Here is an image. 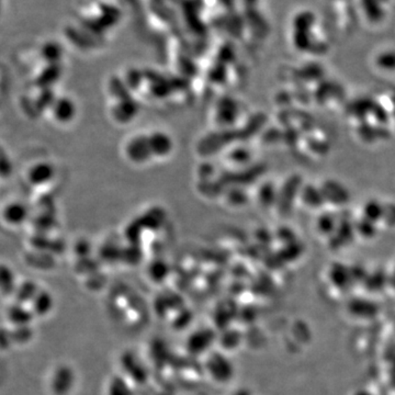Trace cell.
<instances>
[{
  "instance_id": "1",
  "label": "cell",
  "mask_w": 395,
  "mask_h": 395,
  "mask_svg": "<svg viewBox=\"0 0 395 395\" xmlns=\"http://www.w3.org/2000/svg\"><path fill=\"white\" fill-rule=\"evenodd\" d=\"M73 371L66 366H60L54 370L49 380V387L54 395H65L73 385Z\"/></svg>"
},
{
  "instance_id": "4",
  "label": "cell",
  "mask_w": 395,
  "mask_h": 395,
  "mask_svg": "<svg viewBox=\"0 0 395 395\" xmlns=\"http://www.w3.org/2000/svg\"><path fill=\"white\" fill-rule=\"evenodd\" d=\"M17 287L16 278L10 268L0 266V293L3 296L15 294Z\"/></svg>"
},
{
  "instance_id": "2",
  "label": "cell",
  "mask_w": 395,
  "mask_h": 395,
  "mask_svg": "<svg viewBox=\"0 0 395 395\" xmlns=\"http://www.w3.org/2000/svg\"><path fill=\"white\" fill-rule=\"evenodd\" d=\"M6 316L13 325L19 328V326L30 325V323L33 320L34 314L32 309L26 307V305L15 302L7 309Z\"/></svg>"
},
{
  "instance_id": "5",
  "label": "cell",
  "mask_w": 395,
  "mask_h": 395,
  "mask_svg": "<svg viewBox=\"0 0 395 395\" xmlns=\"http://www.w3.org/2000/svg\"><path fill=\"white\" fill-rule=\"evenodd\" d=\"M39 291L40 289L37 284H34L32 281H26L24 284L17 287L16 291H15L16 302L21 303V305L31 303L34 296H37Z\"/></svg>"
},
{
  "instance_id": "3",
  "label": "cell",
  "mask_w": 395,
  "mask_h": 395,
  "mask_svg": "<svg viewBox=\"0 0 395 395\" xmlns=\"http://www.w3.org/2000/svg\"><path fill=\"white\" fill-rule=\"evenodd\" d=\"M30 305H31L30 309H32L34 315L45 316L52 312V309H54V299L49 291L40 289V291L38 292L37 296H34Z\"/></svg>"
}]
</instances>
